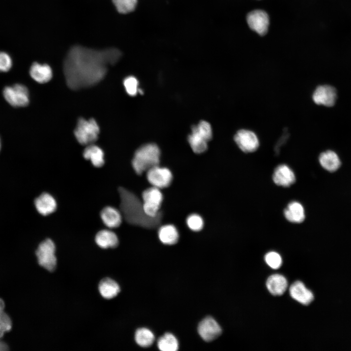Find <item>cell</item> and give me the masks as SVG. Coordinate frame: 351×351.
Returning <instances> with one entry per match:
<instances>
[{"label": "cell", "mask_w": 351, "mask_h": 351, "mask_svg": "<svg viewBox=\"0 0 351 351\" xmlns=\"http://www.w3.org/2000/svg\"><path fill=\"white\" fill-rule=\"evenodd\" d=\"M121 55L120 50L115 48L99 50L73 46L63 63L67 86L75 90L97 84L104 78L109 66L117 63Z\"/></svg>", "instance_id": "cell-1"}, {"label": "cell", "mask_w": 351, "mask_h": 351, "mask_svg": "<svg viewBox=\"0 0 351 351\" xmlns=\"http://www.w3.org/2000/svg\"><path fill=\"white\" fill-rule=\"evenodd\" d=\"M118 191L120 212L128 223L146 229H154L159 225L162 213L155 217H151L145 214L142 201L135 194L123 187H119Z\"/></svg>", "instance_id": "cell-2"}, {"label": "cell", "mask_w": 351, "mask_h": 351, "mask_svg": "<svg viewBox=\"0 0 351 351\" xmlns=\"http://www.w3.org/2000/svg\"><path fill=\"white\" fill-rule=\"evenodd\" d=\"M160 151L158 146L153 143L140 146L135 152L132 165L135 172L141 175L160 162Z\"/></svg>", "instance_id": "cell-3"}, {"label": "cell", "mask_w": 351, "mask_h": 351, "mask_svg": "<svg viewBox=\"0 0 351 351\" xmlns=\"http://www.w3.org/2000/svg\"><path fill=\"white\" fill-rule=\"evenodd\" d=\"M213 136L212 129L210 124L206 121L202 120L196 126L192 128V133L188 136V142L196 154L205 152L208 148V142Z\"/></svg>", "instance_id": "cell-4"}, {"label": "cell", "mask_w": 351, "mask_h": 351, "mask_svg": "<svg viewBox=\"0 0 351 351\" xmlns=\"http://www.w3.org/2000/svg\"><path fill=\"white\" fill-rule=\"evenodd\" d=\"M99 126L94 118L88 120L80 117L78 119L74 131L78 141L82 145L93 144L98 138Z\"/></svg>", "instance_id": "cell-5"}, {"label": "cell", "mask_w": 351, "mask_h": 351, "mask_svg": "<svg viewBox=\"0 0 351 351\" xmlns=\"http://www.w3.org/2000/svg\"><path fill=\"white\" fill-rule=\"evenodd\" d=\"M55 251V245L50 238L42 241L36 251L39 265L50 272H54L57 267V259Z\"/></svg>", "instance_id": "cell-6"}, {"label": "cell", "mask_w": 351, "mask_h": 351, "mask_svg": "<svg viewBox=\"0 0 351 351\" xmlns=\"http://www.w3.org/2000/svg\"><path fill=\"white\" fill-rule=\"evenodd\" d=\"M163 199V194L159 189L152 186L145 190L142 194V202L145 214L151 217L160 214Z\"/></svg>", "instance_id": "cell-7"}, {"label": "cell", "mask_w": 351, "mask_h": 351, "mask_svg": "<svg viewBox=\"0 0 351 351\" xmlns=\"http://www.w3.org/2000/svg\"><path fill=\"white\" fill-rule=\"evenodd\" d=\"M3 95L6 101L15 107L26 106L29 102L28 89L20 84L5 87Z\"/></svg>", "instance_id": "cell-8"}, {"label": "cell", "mask_w": 351, "mask_h": 351, "mask_svg": "<svg viewBox=\"0 0 351 351\" xmlns=\"http://www.w3.org/2000/svg\"><path fill=\"white\" fill-rule=\"evenodd\" d=\"M146 178L153 187L160 189L170 186L173 180V175L168 168L158 165L146 172Z\"/></svg>", "instance_id": "cell-9"}, {"label": "cell", "mask_w": 351, "mask_h": 351, "mask_svg": "<svg viewBox=\"0 0 351 351\" xmlns=\"http://www.w3.org/2000/svg\"><path fill=\"white\" fill-rule=\"evenodd\" d=\"M234 140L239 149L245 153L254 152L259 145L256 135L249 130H238L234 136Z\"/></svg>", "instance_id": "cell-10"}, {"label": "cell", "mask_w": 351, "mask_h": 351, "mask_svg": "<svg viewBox=\"0 0 351 351\" xmlns=\"http://www.w3.org/2000/svg\"><path fill=\"white\" fill-rule=\"evenodd\" d=\"M247 22L249 27L260 36L265 35L268 30L269 18L262 10H255L248 13Z\"/></svg>", "instance_id": "cell-11"}, {"label": "cell", "mask_w": 351, "mask_h": 351, "mask_svg": "<svg viewBox=\"0 0 351 351\" xmlns=\"http://www.w3.org/2000/svg\"><path fill=\"white\" fill-rule=\"evenodd\" d=\"M197 330L201 337L207 342L214 340L222 332L218 323L210 316L206 317L199 323Z\"/></svg>", "instance_id": "cell-12"}, {"label": "cell", "mask_w": 351, "mask_h": 351, "mask_svg": "<svg viewBox=\"0 0 351 351\" xmlns=\"http://www.w3.org/2000/svg\"><path fill=\"white\" fill-rule=\"evenodd\" d=\"M336 97L335 89L328 85L318 86L312 95V99L315 103L327 107L334 104Z\"/></svg>", "instance_id": "cell-13"}, {"label": "cell", "mask_w": 351, "mask_h": 351, "mask_svg": "<svg viewBox=\"0 0 351 351\" xmlns=\"http://www.w3.org/2000/svg\"><path fill=\"white\" fill-rule=\"evenodd\" d=\"M291 296L295 300L304 305L310 304L314 299L312 292L300 281H296L289 288Z\"/></svg>", "instance_id": "cell-14"}, {"label": "cell", "mask_w": 351, "mask_h": 351, "mask_svg": "<svg viewBox=\"0 0 351 351\" xmlns=\"http://www.w3.org/2000/svg\"><path fill=\"white\" fill-rule=\"evenodd\" d=\"M273 178L275 184L282 187H289L295 181L294 172L286 164L279 165L275 169Z\"/></svg>", "instance_id": "cell-15"}, {"label": "cell", "mask_w": 351, "mask_h": 351, "mask_svg": "<svg viewBox=\"0 0 351 351\" xmlns=\"http://www.w3.org/2000/svg\"><path fill=\"white\" fill-rule=\"evenodd\" d=\"M35 205L38 212L43 215H47L55 211L57 202L50 194L44 193L35 200Z\"/></svg>", "instance_id": "cell-16"}, {"label": "cell", "mask_w": 351, "mask_h": 351, "mask_svg": "<svg viewBox=\"0 0 351 351\" xmlns=\"http://www.w3.org/2000/svg\"><path fill=\"white\" fill-rule=\"evenodd\" d=\"M288 281L282 274L276 273L270 276L266 281V287L269 292L273 295H281L288 288Z\"/></svg>", "instance_id": "cell-17"}, {"label": "cell", "mask_w": 351, "mask_h": 351, "mask_svg": "<svg viewBox=\"0 0 351 351\" xmlns=\"http://www.w3.org/2000/svg\"><path fill=\"white\" fill-rule=\"evenodd\" d=\"M29 74L33 79L39 83H46L52 77V69L48 65L37 62H34L31 65Z\"/></svg>", "instance_id": "cell-18"}, {"label": "cell", "mask_w": 351, "mask_h": 351, "mask_svg": "<svg viewBox=\"0 0 351 351\" xmlns=\"http://www.w3.org/2000/svg\"><path fill=\"white\" fill-rule=\"evenodd\" d=\"M284 214L289 221L295 223L302 222L305 217L303 206L296 201H292L288 204L284 211Z\"/></svg>", "instance_id": "cell-19"}, {"label": "cell", "mask_w": 351, "mask_h": 351, "mask_svg": "<svg viewBox=\"0 0 351 351\" xmlns=\"http://www.w3.org/2000/svg\"><path fill=\"white\" fill-rule=\"evenodd\" d=\"M100 217L103 223L110 228L118 227L122 222L121 212L111 206L105 207L101 210Z\"/></svg>", "instance_id": "cell-20"}, {"label": "cell", "mask_w": 351, "mask_h": 351, "mask_svg": "<svg viewBox=\"0 0 351 351\" xmlns=\"http://www.w3.org/2000/svg\"><path fill=\"white\" fill-rule=\"evenodd\" d=\"M98 289L100 295L106 299L116 297L120 292L118 283L109 277L101 279L98 284Z\"/></svg>", "instance_id": "cell-21"}, {"label": "cell", "mask_w": 351, "mask_h": 351, "mask_svg": "<svg viewBox=\"0 0 351 351\" xmlns=\"http://www.w3.org/2000/svg\"><path fill=\"white\" fill-rule=\"evenodd\" d=\"M95 242L101 248H114L119 243L116 234L108 230H102L99 231L95 236Z\"/></svg>", "instance_id": "cell-22"}, {"label": "cell", "mask_w": 351, "mask_h": 351, "mask_svg": "<svg viewBox=\"0 0 351 351\" xmlns=\"http://www.w3.org/2000/svg\"><path fill=\"white\" fill-rule=\"evenodd\" d=\"M160 241L165 245L176 244L179 239V233L176 227L172 224H166L160 227L158 231Z\"/></svg>", "instance_id": "cell-23"}, {"label": "cell", "mask_w": 351, "mask_h": 351, "mask_svg": "<svg viewBox=\"0 0 351 351\" xmlns=\"http://www.w3.org/2000/svg\"><path fill=\"white\" fill-rule=\"evenodd\" d=\"M319 161L324 169L331 172H335L341 165L338 155L331 150L322 153L319 156Z\"/></svg>", "instance_id": "cell-24"}, {"label": "cell", "mask_w": 351, "mask_h": 351, "mask_svg": "<svg viewBox=\"0 0 351 351\" xmlns=\"http://www.w3.org/2000/svg\"><path fill=\"white\" fill-rule=\"evenodd\" d=\"M83 156L86 159L90 160L96 167H100L104 163L103 151L100 147L93 144L88 145L85 148Z\"/></svg>", "instance_id": "cell-25"}, {"label": "cell", "mask_w": 351, "mask_h": 351, "mask_svg": "<svg viewBox=\"0 0 351 351\" xmlns=\"http://www.w3.org/2000/svg\"><path fill=\"white\" fill-rule=\"evenodd\" d=\"M157 347L162 351H176L178 349V342L171 333H166L157 340Z\"/></svg>", "instance_id": "cell-26"}, {"label": "cell", "mask_w": 351, "mask_h": 351, "mask_svg": "<svg viewBox=\"0 0 351 351\" xmlns=\"http://www.w3.org/2000/svg\"><path fill=\"white\" fill-rule=\"evenodd\" d=\"M135 339L139 346L142 347H149L151 346L155 341V336L153 333L148 329L142 328L138 329L135 334Z\"/></svg>", "instance_id": "cell-27"}, {"label": "cell", "mask_w": 351, "mask_h": 351, "mask_svg": "<svg viewBox=\"0 0 351 351\" xmlns=\"http://www.w3.org/2000/svg\"><path fill=\"white\" fill-rule=\"evenodd\" d=\"M117 11L127 14L133 11L136 6L137 0H112Z\"/></svg>", "instance_id": "cell-28"}, {"label": "cell", "mask_w": 351, "mask_h": 351, "mask_svg": "<svg viewBox=\"0 0 351 351\" xmlns=\"http://www.w3.org/2000/svg\"><path fill=\"white\" fill-rule=\"evenodd\" d=\"M186 222L188 227L194 232L201 231L204 226V221L202 217L196 214H192L188 215Z\"/></svg>", "instance_id": "cell-29"}, {"label": "cell", "mask_w": 351, "mask_h": 351, "mask_svg": "<svg viewBox=\"0 0 351 351\" xmlns=\"http://www.w3.org/2000/svg\"><path fill=\"white\" fill-rule=\"evenodd\" d=\"M265 260L267 265L273 269L279 268L282 262L280 255L273 251L268 252L266 254Z\"/></svg>", "instance_id": "cell-30"}, {"label": "cell", "mask_w": 351, "mask_h": 351, "mask_svg": "<svg viewBox=\"0 0 351 351\" xmlns=\"http://www.w3.org/2000/svg\"><path fill=\"white\" fill-rule=\"evenodd\" d=\"M123 85L127 93L130 96H135L138 91V81L134 76H129L123 80Z\"/></svg>", "instance_id": "cell-31"}, {"label": "cell", "mask_w": 351, "mask_h": 351, "mask_svg": "<svg viewBox=\"0 0 351 351\" xmlns=\"http://www.w3.org/2000/svg\"><path fill=\"white\" fill-rule=\"evenodd\" d=\"M12 326L11 318L3 312L0 314V338H2L6 332L11 331Z\"/></svg>", "instance_id": "cell-32"}, {"label": "cell", "mask_w": 351, "mask_h": 351, "mask_svg": "<svg viewBox=\"0 0 351 351\" xmlns=\"http://www.w3.org/2000/svg\"><path fill=\"white\" fill-rule=\"evenodd\" d=\"M12 65L10 56L5 52H0V72L8 71Z\"/></svg>", "instance_id": "cell-33"}, {"label": "cell", "mask_w": 351, "mask_h": 351, "mask_svg": "<svg viewBox=\"0 0 351 351\" xmlns=\"http://www.w3.org/2000/svg\"><path fill=\"white\" fill-rule=\"evenodd\" d=\"M8 349V346L7 344L2 341L0 338V351H7Z\"/></svg>", "instance_id": "cell-34"}, {"label": "cell", "mask_w": 351, "mask_h": 351, "mask_svg": "<svg viewBox=\"0 0 351 351\" xmlns=\"http://www.w3.org/2000/svg\"><path fill=\"white\" fill-rule=\"evenodd\" d=\"M5 304L4 301L0 298V314L4 312Z\"/></svg>", "instance_id": "cell-35"}, {"label": "cell", "mask_w": 351, "mask_h": 351, "mask_svg": "<svg viewBox=\"0 0 351 351\" xmlns=\"http://www.w3.org/2000/svg\"><path fill=\"white\" fill-rule=\"evenodd\" d=\"M0 147H1V143H0Z\"/></svg>", "instance_id": "cell-36"}]
</instances>
